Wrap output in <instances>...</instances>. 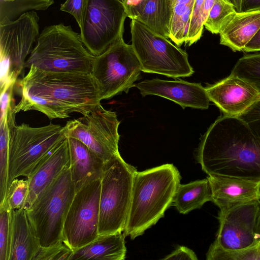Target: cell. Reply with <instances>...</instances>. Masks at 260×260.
<instances>
[{
    "mask_svg": "<svg viewBox=\"0 0 260 260\" xmlns=\"http://www.w3.org/2000/svg\"><path fill=\"white\" fill-rule=\"evenodd\" d=\"M19 86L21 98L14 112L37 110L50 119L84 115L102 100L91 73L47 72L32 66Z\"/></svg>",
    "mask_w": 260,
    "mask_h": 260,
    "instance_id": "1",
    "label": "cell"
},
{
    "mask_svg": "<svg viewBox=\"0 0 260 260\" xmlns=\"http://www.w3.org/2000/svg\"><path fill=\"white\" fill-rule=\"evenodd\" d=\"M196 160L208 176L260 182V140L238 116L223 115L210 125Z\"/></svg>",
    "mask_w": 260,
    "mask_h": 260,
    "instance_id": "2",
    "label": "cell"
},
{
    "mask_svg": "<svg viewBox=\"0 0 260 260\" xmlns=\"http://www.w3.org/2000/svg\"><path fill=\"white\" fill-rule=\"evenodd\" d=\"M181 175L171 164L135 174L132 198L123 233L132 240L143 235L172 206Z\"/></svg>",
    "mask_w": 260,
    "mask_h": 260,
    "instance_id": "3",
    "label": "cell"
},
{
    "mask_svg": "<svg viewBox=\"0 0 260 260\" xmlns=\"http://www.w3.org/2000/svg\"><path fill=\"white\" fill-rule=\"evenodd\" d=\"M94 58L83 44L80 34L61 23L44 28L24 68L32 66L47 72L91 73Z\"/></svg>",
    "mask_w": 260,
    "mask_h": 260,
    "instance_id": "4",
    "label": "cell"
},
{
    "mask_svg": "<svg viewBox=\"0 0 260 260\" xmlns=\"http://www.w3.org/2000/svg\"><path fill=\"white\" fill-rule=\"evenodd\" d=\"M75 193L70 167L25 209L40 247H48L63 242V224Z\"/></svg>",
    "mask_w": 260,
    "mask_h": 260,
    "instance_id": "5",
    "label": "cell"
},
{
    "mask_svg": "<svg viewBox=\"0 0 260 260\" xmlns=\"http://www.w3.org/2000/svg\"><path fill=\"white\" fill-rule=\"evenodd\" d=\"M136 171L120 154L105 164L101 177L99 236L123 232Z\"/></svg>",
    "mask_w": 260,
    "mask_h": 260,
    "instance_id": "6",
    "label": "cell"
},
{
    "mask_svg": "<svg viewBox=\"0 0 260 260\" xmlns=\"http://www.w3.org/2000/svg\"><path fill=\"white\" fill-rule=\"evenodd\" d=\"M131 32L132 45L142 72L175 78L193 74L187 53L168 38L135 19L131 21Z\"/></svg>",
    "mask_w": 260,
    "mask_h": 260,
    "instance_id": "7",
    "label": "cell"
},
{
    "mask_svg": "<svg viewBox=\"0 0 260 260\" xmlns=\"http://www.w3.org/2000/svg\"><path fill=\"white\" fill-rule=\"evenodd\" d=\"M66 137L64 127L59 124L51 123L39 127L15 124L9 143L8 187L14 179L27 178Z\"/></svg>",
    "mask_w": 260,
    "mask_h": 260,
    "instance_id": "8",
    "label": "cell"
},
{
    "mask_svg": "<svg viewBox=\"0 0 260 260\" xmlns=\"http://www.w3.org/2000/svg\"><path fill=\"white\" fill-rule=\"evenodd\" d=\"M39 17L35 11L14 21H0L1 88L16 82L27 55L39 36Z\"/></svg>",
    "mask_w": 260,
    "mask_h": 260,
    "instance_id": "9",
    "label": "cell"
},
{
    "mask_svg": "<svg viewBox=\"0 0 260 260\" xmlns=\"http://www.w3.org/2000/svg\"><path fill=\"white\" fill-rule=\"evenodd\" d=\"M127 17L120 0H87L80 28L81 41L96 56L123 38Z\"/></svg>",
    "mask_w": 260,
    "mask_h": 260,
    "instance_id": "10",
    "label": "cell"
},
{
    "mask_svg": "<svg viewBox=\"0 0 260 260\" xmlns=\"http://www.w3.org/2000/svg\"><path fill=\"white\" fill-rule=\"evenodd\" d=\"M141 65L132 45L123 39L95 56L91 75L102 99L107 100L125 91L126 93L139 78Z\"/></svg>",
    "mask_w": 260,
    "mask_h": 260,
    "instance_id": "11",
    "label": "cell"
},
{
    "mask_svg": "<svg viewBox=\"0 0 260 260\" xmlns=\"http://www.w3.org/2000/svg\"><path fill=\"white\" fill-rule=\"evenodd\" d=\"M83 116L68 121L67 137L76 138L88 147L105 164L119 155L118 128L120 121L115 112L100 104Z\"/></svg>",
    "mask_w": 260,
    "mask_h": 260,
    "instance_id": "12",
    "label": "cell"
},
{
    "mask_svg": "<svg viewBox=\"0 0 260 260\" xmlns=\"http://www.w3.org/2000/svg\"><path fill=\"white\" fill-rule=\"evenodd\" d=\"M101 187L100 178L76 191L62 231L63 243L73 251L90 243L99 236Z\"/></svg>",
    "mask_w": 260,
    "mask_h": 260,
    "instance_id": "13",
    "label": "cell"
},
{
    "mask_svg": "<svg viewBox=\"0 0 260 260\" xmlns=\"http://www.w3.org/2000/svg\"><path fill=\"white\" fill-rule=\"evenodd\" d=\"M260 200L240 204L218 213L219 228L214 241L224 250L234 251L258 243L255 238Z\"/></svg>",
    "mask_w": 260,
    "mask_h": 260,
    "instance_id": "14",
    "label": "cell"
},
{
    "mask_svg": "<svg viewBox=\"0 0 260 260\" xmlns=\"http://www.w3.org/2000/svg\"><path fill=\"white\" fill-rule=\"evenodd\" d=\"M205 89L210 101L230 116H239L260 98V90L254 85L231 73Z\"/></svg>",
    "mask_w": 260,
    "mask_h": 260,
    "instance_id": "15",
    "label": "cell"
},
{
    "mask_svg": "<svg viewBox=\"0 0 260 260\" xmlns=\"http://www.w3.org/2000/svg\"><path fill=\"white\" fill-rule=\"evenodd\" d=\"M136 87L144 96H161L174 102L183 109L190 107L207 109L210 105V101L205 87L200 83L183 80L170 81L156 78L143 81L136 84Z\"/></svg>",
    "mask_w": 260,
    "mask_h": 260,
    "instance_id": "16",
    "label": "cell"
},
{
    "mask_svg": "<svg viewBox=\"0 0 260 260\" xmlns=\"http://www.w3.org/2000/svg\"><path fill=\"white\" fill-rule=\"evenodd\" d=\"M69 144L66 136L41 161L26 178L28 192L24 208H28L39 194L64 169L70 167Z\"/></svg>",
    "mask_w": 260,
    "mask_h": 260,
    "instance_id": "17",
    "label": "cell"
},
{
    "mask_svg": "<svg viewBox=\"0 0 260 260\" xmlns=\"http://www.w3.org/2000/svg\"><path fill=\"white\" fill-rule=\"evenodd\" d=\"M212 202L224 211L234 206L260 200V182L240 178L208 176Z\"/></svg>",
    "mask_w": 260,
    "mask_h": 260,
    "instance_id": "18",
    "label": "cell"
},
{
    "mask_svg": "<svg viewBox=\"0 0 260 260\" xmlns=\"http://www.w3.org/2000/svg\"><path fill=\"white\" fill-rule=\"evenodd\" d=\"M259 28L260 10L235 12L221 27L220 44L235 52L243 51Z\"/></svg>",
    "mask_w": 260,
    "mask_h": 260,
    "instance_id": "19",
    "label": "cell"
},
{
    "mask_svg": "<svg viewBox=\"0 0 260 260\" xmlns=\"http://www.w3.org/2000/svg\"><path fill=\"white\" fill-rule=\"evenodd\" d=\"M70 168L76 191L85 185L101 178L105 163L79 140L67 137Z\"/></svg>",
    "mask_w": 260,
    "mask_h": 260,
    "instance_id": "20",
    "label": "cell"
},
{
    "mask_svg": "<svg viewBox=\"0 0 260 260\" xmlns=\"http://www.w3.org/2000/svg\"><path fill=\"white\" fill-rule=\"evenodd\" d=\"M9 212L10 225L9 260H32L40 246L26 210L22 208Z\"/></svg>",
    "mask_w": 260,
    "mask_h": 260,
    "instance_id": "21",
    "label": "cell"
},
{
    "mask_svg": "<svg viewBox=\"0 0 260 260\" xmlns=\"http://www.w3.org/2000/svg\"><path fill=\"white\" fill-rule=\"evenodd\" d=\"M124 233L100 235L84 246L73 251L70 260H123L126 248Z\"/></svg>",
    "mask_w": 260,
    "mask_h": 260,
    "instance_id": "22",
    "label": "cell"
},
{
    "mask_svg": "<svg viewBox=\"0 0 260 260\" xmlns=\"http://www.w3.org/2000/svg\"><path fill=\"white\" fill-rule=\"evenodd\" d=\"M212 202V190L208 179L180 184L175 192L172 205L183 214L200 208L205 203Z\"/></svg>",
    "mask_w": 260,
    "mask_h": 260,
    "instance_id": "23",
    "label": "cell"
},
{
    "mask_svg": "<svg viewBox=\"0 0 260 260\" xmlns=\"http://www.w3.org/2000/svg\"><path fill=\"white\" fill-rule=\"evenodd\" d=\"M196 0H175L171 9L169 39L177 46L186 44L190 18Z\"/></svg>",
    "mask_w": 260,
    "mask_h": 260,
    "instance_id": "24",
    "label": "cell"
},
{
    "mask_svg": "<svg viewBox=\"0 0 260 260\" xmlns=\"http://www.w3.org/2000/svg\"><path fill=\"white\" fill-rule=\"evenodd\" d=\"M135 19L169 38L171 8L168 0H148L142 13Z\"/></svg>",
    "mask_w": 260,
    "mask_h": 260,
    "instance_id": "25",
    "label": "cell"
},
{
    "mask_svg": "<svg viewBox=\"0 0 260 260\" xmlns=\"http://www.w3.org/2000/svg\"><path fill=\"white\" fill-rule=\"evenodd\" d=\"M53 3V0H0V21L15 20L31 11L46 10Z\"/></svg>",
    "mask_w": 260,
    "mask_h": 260,
    "instance_id": "26",
    "label": "cell"
},
{
    "mask_svg": "<svg viewBox=\"0 0 260 260\" xmlns=\"http://www.w3.org/2000/svg\"><path fill=\"white\" fill-rule=\"evenodd\" d=\"M214 0H196L192 12L186 44L192 45L202 37L205 22Z\"/></svg>",
    "mask_w": 260,
    "mask_h": 260,
    "instance_id": "27",
    "label": "cell"
},
{
    "mask_svg": "<svg viewBox=\"0 0 260 260\" xmlns=\"http://www.w3.org/2000/svg\"><path fill=\"white\" fill-rule=\"evenodd\" d=\"M231 74L250 82L260 90V53L245 55L241 57Z\"/></svg>",
    "mask_w": 260,
    "mask_h": 260,
    "instance_id": "28",
    "label": "cell"
},
{
    "mask_svg": "<svg viewBox=\"0 0 260 260\" xmlns=\"http://www.w3.org/2000/svg\"><path fill=\"white\" fill-rule=\"evenodd\" d=\"M207 260H260V243L249 248L230 251L213 243L206 254Z\"/></svg>",
    "mask_w": 260,
    "mask_h": 260,
    "instance_id": "29",
    "label": "cell"
},
{
    "mask_svg": "<svg viewBox=\"0 0 260 260\" xmlns=\"http://www.w3.org/2000/svg\"><path fill=\"white\" fill-rule=\"evenodd\" d=\"M235 12L234 6L228 0H214L204 24L205 28L212 34H219L224 21Z\"/></svg>",
    "mask_w": 260,
    "mask_h": 260,
    "instance_id": "30",
    "label": "cell"
},
{
    "mask_svg": "<svg viewBox=\"0 0 260 260\" xmlns=\"http://www.w3.org/2000/svg\"><path fill=\"white\" fill-rule=\"evenodd\" d=\"M28 192V183L26 179L15 178L10 184L4 203V207L8 212L23 208Z\"/></svg>",
    "mask_w": 260,
    "mask_h": 260,
    "instance_id": "31",
    "label": "cell"
},
{
    "mask_svg": "<svg viewBox=\"0 0 260 260\" xmlns=\"http://www.w3.org/2000/svg\"><path fill=\"white\" fill-rule=\"evenodd\" d=\"M73 250L63 242L48 247H40L32 260H70Z\"/></svg>",
    "mask_w": 260,
    "mask_h": 260,
    "instance_id": "32",
    "label": "cell"
},
{
    "mask_svg": "<svg viewBox=\"0 0 260 260\" xmlns=\"http://www.w3.org/2000/svg\"><path fill=\"white\" fill-rule=\"evenodd\" d=\"M10 235L9 212L0 207V260H9Z\"/></svg>",
    "mask_w": 260,
    "mask_h": 260,
    "instance_id": "33",
    "label": "cell"
},
{
    "mask_svg": "<svg viewBox=\"0 0 260 260\" xmlns=\"http://www.w3.org/2000/svg\"><path fill=\"white\" fill-rule=\"evenodd\" d=\"M238 117L246 123L260 140V98Z\"/></svg>",
    "mask_w": 260,
    "mask_h": 260,
    "instance_id": "34",
    "label": "cell"
},
{
    "mask_svg": "<svg viewBox=\"0 0 260 260\" xmlns=\"http://www.w3.org/2000/svg\"><path fill=\"white\" fill-rule=\"evenodd\" d=\"M87 0H66L60 5V10L71 14L81 26L84 11Z\"/></svg>",
    "mask_w": 260,
    "mask_h": 260,
    "instance_id": "35",
    "label": "cell"
},
{
    "mask_svg": "<svg viewBox=\"0 0 260 260\" xmlns=\"http://www.w3.org/2000/svg\"><path fill=\"white\" fill-rule=\"evenodd\" d=\"M148 0H126L124 3L127 17L136 19L143 11Z\"/></svg>",
    "mask_w": 260,
    "mask_h": 260,
    "instance_id": "36",
    "label": "cell"
},
{
    "mask_svg": "<svg viewBox=\"0 0 260 260\" xmlns=\"http://www.w3.org/2000/svg\"><path fill=\"white\" fill-rule=\"evenodd\" d=\"M162 259L197 260L198 259V257L197 255L191 249L186 246H180L171 253L162 258Z\"/></svg>",
    "mask_w": 260,
    "mask_h": 260,
    "instance_id": "37",
    "label": "cell"
},
{
    "mask_svg": "<svg viewBox=\"0 0 260 260\" xmlns=\"http://www.w3.org/2000/svg\"><path fill=\"white\" fill-rule=\"evenodd\" d=\"M243 51L246 52L260 51V28L252 39L246 44Z\"/></svg>",
    "mask_w": 260,
    "mask_h": 260,
    "instance_id": "38",
    "label": "cell"
},
{
    "mask_svg": "<svg viewBox=\"0 0 260 260\" xmlns=\"http://www.w3.org/2000/svg\"><path fill=\"white\" fill-rule=\"evenodd\" d=\"M260 10V0H242L241 12Z\"/></svg>",
    "mask_w": 260,
    "mask_h": 260,
    "instance_id": "39",
    "label": "cell"
},
{
    "mask_svg": "<svg viewBox=\"0 0 260 260\" xmlns=\"http://www.w3.org/2000/svg\"><path fill=\"white\" fill-rule=\"evenodd\" d=\"M234 7L237 12H241L242 0H228Z\"/></svg>",
    "mask_w": 260,
    "mask_h": 260,
    "instance_id": "40",
    "label": "cell"
},
{
    "mask_svg": "<svg viewBox=\"0 0 260 260\" xmlns=\"http://www.w3.org/2000/svg\"><path fill=\"white\" fill-rule=\"evenodd\" d=\"M255 238L257 242L260 243V209L257 219Z\"/></svg>",
    "mask_w": 260,
    "mask_h": 260,
    "instance_id": "41",
    "label": "cell"
},
{
    "mask_svg": "<svg viewBox=\"0 0 260 260\" xmlns=\"http://www.w3.org/2000/svg\"><path fill=\"white\" fill-rule=\"evenodd\" d=\"M168 2L169 3V6L170 7V8L171 9V7H172V6L173 5V4H174V3L175 2V0H168Z\"/></svg>",
    "mask_w": 260,
    "mask_h": 260,
    "instance_id": "42",
    "label": "cell"
},
{
    "mask_svg": "<svg viewBox=\"0 0 260 260\" xmlns=\"http://www.w3.org/2000/svg\"><path fill=\"white\" fill-rule=\"evenodd\" d=\"M123 4L125 2L126 0H120Z\"/></svg>",
    "mask_w": 260,
    "mask_h": 260,
    "instance_id": "43",
    "label": "cell"
}]
</instances>
